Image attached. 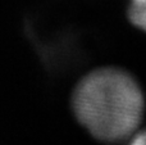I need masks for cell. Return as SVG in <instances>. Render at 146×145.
Masks as SVG:
<instances>
[{
  "label": "cell",
  "instance_id": "6da1fadb",
  "mask_svg": "<svg viewBox=\"0 0 146 145\" xmlns=\"http://www.w3.org/2000/svg\"><path fill=\"white\" fill-rule=\"evenodd\" d=\"M72 108L78 122L95 139L118 143L129 138L141 123L145 100L141 87L129 73L100 68L78 82Z\"/></svg>",
  "mask_w": 146,
  "mask_h": 145
},
{
  "label": "cell",
  "instance_id": "7a4b0ae2",
  "mask_svg": "<svg viewBox=\"0 0 146 145\" xmlns=\"http://www.w3.org/2000/svg\"><path fill=\"white\" fill-rule=\"evenodd\" d=\"M128 18L133 26L146 31V0H131Z\"/></svg>",
  "mask_w": 146,
  "mask_h": 145
},
{
  "label": "cell",
  "instance_id": "3957f363",
  "mask_svg": "<svg viewBox=\"0 0 146 145\" xmlns=\"http://www.w3.org/2000/svg\"><path fill=\"white\" fill-rule=\"evenodd\" d=\"M128 145H146V130L135 135V138L129 141Z\"/></svg>",
  "mask_w": 146,
  "mask_h": 145
}]
</instances>
